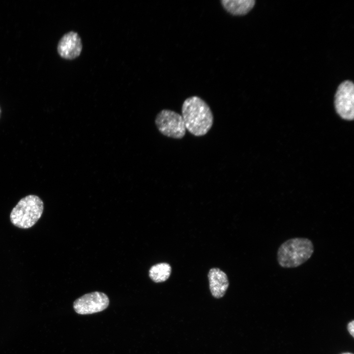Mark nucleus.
Returning a JSON list of instances; mask_svg holds the SVG:
<instances>
[{
    "label": "nucleus",
    "mask_w": 354,
    "mask_h": 354,
    "mask_svg": "<svg viewBox=\"0 0 354 354\" xmlns=\"http://www.w3.org/2000/svg\"><path fill=\"white\" fill-rule=\"evenodd\" d=\"M109 299L103 293L94 292L85 294L77 299L73 304L76 313L81 315L101 312L107 308Z\"/></svg>",
    "instance_id": "423d86ee"
},
{
    "label": "nucleus",
    "mask_w": 354,
    "mask_h": 354,
    "mask_svg": "<svg viewBox=\"0 0 354 354\" xmlns=\"http://www.w3.org/2000/svg\"><path fill=\"white\" fill-rule=\"evenodd\" d=\"M186 129L195 136L206 135L211 129L213 117L207 104L198 96L186 98L181 107Z\"/></svg>",
    "instance_id": "f257e3e1"
},
{
    "label": "nucleus",
    "mask_w": 354,
    "mask_h": 354,
    "mask_svg": "<svg viewBox=\"0 0 354 354\" xmlns=\"http://www.w3.org/2000/svg\"><path fill=\"white\" fill-rule=\"evenodd\" d=\"M208 278L212 296L217 298L223 297L229 285L226 274L219 268H212L208 272Z\"/></svg>",
    "instance_id": "6e6552de"
},
{
    "label": "nucleus",
    "mask_w": 354,
    "mask_h": 354,
    "mask_svg": "<svg viewBox=\"0 0 354 354\" xmlns=\"http://www.w3.org/2000/svg\"><path fill=\"white\" fill-rule=\"evenodd\" d=\"M353 354L350 353H344V354Z\"/></svg>",
    "instance_id": "f8f14e48"
},
{
    "label": "nucleus",
    "mask_w": 354,
    "mask_h": 354,
    "mask_svg": "<svg viewBox=\"0 0 354 354\" xmlns=\"http://www.w3.org/2000/svg\"><path fill=\"white\" fill-rule=\"evenodd\" d=\"M155 123L158 131L163 135L180 139L186 133L183 118L179 114L168 109L160 111L156 116Z\"/></svg>",
    "instance_id": "20e7f679"
},
{
    "label": "nucleus",
    "mask_w": 354,
    "mask_h": 354,
    "mask_svg": "<svg viewBox=\"0 0 354 354\" xmlns=\"http://www.w3.org/2000/svg\"><path fill=\"white\" fill-rule=\"evenodd\" d=\"M220 2L228 12L235 16L246 14L255 3L254 0H222Z\"/></svg>",
    "instance_id": "1a4fd4ad"
},
{
    "label": "nucleus",
    "mask_w": 354,
    "mask_h": 354,
    "mask_svg": "<svg viewBox=\"0 0 354 354\" xmlns=\"http://www.w3.org/2000/svg\"><path fill=\"white\" fill-rule=\"evenodd\" d=\"M354 86L349 80L338 86L334 97V105L338 114L343 119L351 120L354 115Z\"/></svg>",
    "instance_id": "39448f33"
},
{
    "label": "nucleus",
    "mask_w": 354,
    "mask_h": 354,
    "mask_svg": "<svg viewBox=\"0 0 354 354\" xmlns=\"http://www.w3.org/2000/svg\"><path fill=\"white\" fill-rule=\"evenodd\" d=\"M314 251V247L310 239L294 237L286 240L279 247L277 260L283 268L297 267L307 262Z\"/></svg>",
    "instance_id": "f03ea898"
},
{
    "label": "nucleus",
    "mask_w": 354,
    "mask_h": 354,
    "mask_svg": "<svg viewBox=\"0 0 354 354\" xmlns=\"http://www.w3.org/2000/svg\"><path fill=\"white\" fill-rule=\"evenodd\" d=\"M172 268L166 263L157 264L152 266L149 270V276L155 283L163 282L170 277Z\"/></svg>",
    "instance_id": "9d476101"
},
{
    "label": "nucleus",
    "mask_w": 354,
    "mask_h": 354,
    "mask_svg": "<svg viewBox=\"0 0 354 354\" xmlns=\"http://www.w3.org/2000/svg\"><path fill=\"white\" fill-rule=\"evenodd\" d=\"M43 209V202L39 197L28 195L22 198L12 209L10 215V221L19 228H30L41 217Z\"/></svg>",
    "instance_id": "7ed1b4c3"
},
{
    "label": "nucleus",
    "mask_w": 354,
    "mask_h": 354,
    "mask_svg": "<svg viewBox=\"0 0 354 354\" xmlns=\"http://www.w3.org/2000/svg\"><path fill=\"white\" fill-rule=\"evenodd\" d=\"M354 321L353 320L350 322L347 325V329L350 334L354 337Z\"/></svg>",
    "instance_id": "9b49d317"
},
{
    "label": "nucleus",
    "mask_w": 354,
    "mask_h": 354,
    "mask_svg": "<svg viewBox=\"0 0 354 354\" xmlns=\"http://www.w3.org/2000/svg\"><path fill=\"white\" fill-rule=\"evenodd\" d=\"M81 38L78 33L70 31L60 39L57 47L59 55L67 59H73L79 57L82 50Z\"/></svg>",
    "instance_id": "0eeeda50"
}]
</instances>
